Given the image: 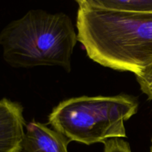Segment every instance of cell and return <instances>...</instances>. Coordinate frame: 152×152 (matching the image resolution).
Instances as JSON below:
<instances>
[{"label": "cell", "mask_w": 152, "mask_h": 152, "mask_svg": "<svg viewBox=\"0 0 152 152\" xmlns=\"http://www.w3.org/2000/svg\"><path fill=\"white\" fill-rule=\"evenodd\" d=\"M77 34L69 16L31 10L0 32L3 58L13 68L59 66L71 70Z\"/></svg>", "instance_id": "cell-2"}, {"label": "cell", "mask_w": 152, "mask_h": 152, "mask_svg": "<svg viewBox=\"0 0 152 152\" xmlns=\"http://www.w3.org/2000/svg\"><path fill=\"white\" fill-rule=\"evenodd\" d=\"M135 76L141 91L148 96L149 100H152V63Z\"/></svg>", "instance_id": "cell-7"}, {"label": "cell", "mask_w": 152, "mask_h": 152, "mask_svg": "<svg viewBox=\"0 0 152 152\" xmlns=\"http://www.w3.org/2000/svg\"><path fill=\"white\" fill-rule=\"evenodd\" d=\"M77 39L100 65L134 74L152 63V13L108 10L77 0Z\"/></svg>", "instance_id": "cell-1"}, {"label": "cell", "mask_w": 152, "mask_h": 152, "mask_svg": "<svg viewBox=\"0 0 152 152\" xmlns=\"http://www.w3.org/2000/svg\"><path fill=\"white\" fill-rule=\"evenodd\" d=\"M136 98L127 94L83 96L62 101L49 114L53 129L86 145L126 137L125 122L137 113Z\"/></svg>", "instance_id": "cell-3"}, {"label": "cell", "mask_w": 152, "mask_h": 152, "mask_svg": "<svg viewBox=\"0 0 152 152\" xmlns=\"http://www.w3.org/2000/svg\"><path fill=\"white\" fill-rule=\"evenodd\" d=\"M25 128L20 152H68L71 140L57 131L36 121Z\"/></svg>", "instance_id": "cell-5"}, {"label": "cell", "mask_w": 152, "mask_h": 152, "mask_svg": "<svg viewBox=\"0 0 152 152\" xmlns=\"http://www.w3.org/2000/svg\"><path fill=\"white\" fill-rule=\"evenodd\" d=\"M151 147H150V151L149 152H152V137H151Z\"/></svg>", "instance_id": "cell-9"}, {"label": "cell", "mask_w": 152, "mask_h": 152, "mask_svg": "<svg viewBox=\"0 0 152 152\" xmlns=\"http://www.w3.org/2000/svg\"><path fill=\"white\" fill-rule=\"evenodd\" d=\"M94 7L132 13H152V0H84Z\"/></svg>", "instance_id": "cell-6"}, {"label": "cell", "mask_w": 152, "mask_h": 152, "mask_svg": "<svg viewBox=\"0 0 152 152\" xmlns=\"http://www.w3.org/2000/svg\"><path fill=\"white\" fill-rule=\"evenodd\" d=\"M104 152H132L129 142L122 138H113L103 142Z\"/></svg>", "instance_id": "cell-8"}, {"label": "cell", "mask_w": 152, "mask_h": 152, "mask_svg": "<svg viewBox=\"0 0 152 152\" xmlns=\"http://www.w3.org/2000/svg\"><path fill=\"white\" fill-rule=\"evenodd\" d=\"M26 125L20 103L0 100V152H20Z\"/></svg>", "instance_id": "cell-4"}]
</instances>
